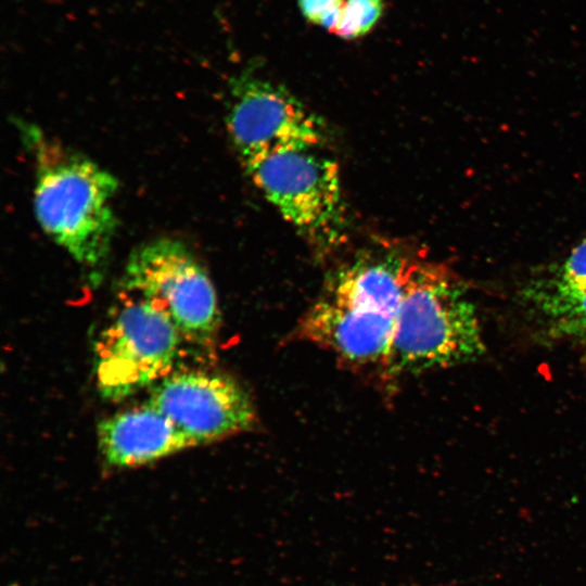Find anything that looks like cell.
I'll use <instances>...</instances> for the list:
<instances>
[{"mask_svg": "<svg viewBox=\"0 0 586 586\" xmlns=\"http://www.w3.org/2000/svg\"><path fill=\"white\" fill-rule=\"evenodd\" d=\"M16 125L35 164L34 211L38 224L97 277L106 265L117 229V179L38 126L23 120H16Z\"/></svg>", "mask_w": 586, "mask_h": 586, "instance_id": "cell-1", "label": "cell"}, {"mask_svg": "<svg viewBox=\"0 0 586 586\" xmlns=\"http://www.w3.org/2000/svg\"><path fill=\"white\" fill-rule=\"evenodd\" d=\"M484 351L475 307L460 280L443 265L410 258L385 374L446 368Z\"/></svg>", "mask_w": 586, "mask_h": 586, "instance_id": "cell-2", "label": "cell"}, {"mask_svg": "<svg viewBox=\"0 0 586 586\" xmlns=\"http://www.w3.org/2000/svg\"><path fill=\"white\" fill-rule=\"evenodd\" d=\"M122 288L161 310L182 341L202 348L216 343L221 316L215 288L180 240L163 237L136 247L126 263Z\"/></svg>", "mask_w": 586, "mask_h": 586, "instance_id": "cell-3", "label": "cell"}, {"mask_svg": "<svg viewBox=\"0 0 586 586\" xmlns=\"http://www.w3.org/2000/svg\"><path fill=\"white\" fill-rule=\"evenodd\" d=\"M255 186L320 252L336 247L345 227L337 163L319 146L277 151L244 163Z\"/></svg>", "mask_w": 586, "mask_h": 586, "instance_id": "cell-4", "label": "cell"}, {"mask_svg": "<svg viewBox=\"0 0 586 586\" xmlns=\"http://www.w3.org/2000/svg\"><path fill=\"white\" fill-rule=\"evenodd\" d=\"M93 348L95 384L107 400H123L173 372L181 337L144 300L125 293Z\"/></svg>", "mask_w": 586, "mask_h": 586, "instance_id": "cell-5", "label": "cell"}, {"mask_svg": "<svg viewBox=\"0 0 586 586\" xmlns=\"http://www.w3.org/2000/svg\"><path fill=\"white\" fill-rule=\"evenodd\" d=\"M146 404L167 417L194 446L250 431L257 423L249 393L220 371H173L150 387Z\"/></svg>", "mask_w": 586, "mask_h": 586, "instance_id": "cell-6", "label": "cell"}, {"mask_svg": "<svg viewBox=\"0 0 586 586\" xmlns=\"http://www.w3.org/2000/svg\"><path fill=\"white\" fill-rule=\"evenodd\" d=\"M231 86L226 124L243 164L277 151L320 146V119L284 87L252 75Z\"/></svg>", "mask_w": 586, "mask_h": 586, "instance_id": "cell-7", "label": "cell"}, {"mask_svg": "<svg viewBox=\"0 0 586 586\" xmlns=\"http://www.w3.org/2000/svg\"><path fill=\"white\" fill-rule=\"evenodd\" d=\"M396 318L367 313L321 296L304 314L295 337L334 354L354 367L384 369Z\"/></svg>", "mask_w": 586, "mask_h": 586, "instance_id": "cell-8", "label": "cell"}, {"mask_svg": "<svg viewBox=\"0 0 586 586\" xmlns=\"http://www.w3.org/2000/svg\"><path fill=\"white\" fill-rule=\"evenodd\" d=\"M97 435L105 461L116 467L139 466L194 447L167 417L146 403L101 420Z\"/></svg>", "mask_w": 586, "mask_h": 586, "instance_id": "cell-9", "label": "cell"}, {"mask_svg": "<svg viewBox=\"0 0 586 586\" xmlns=\"http://www.w3.org/2000/svg\"><path fill=\"white\" fill-rule=\"evenodd\" d=\"M409 259L392 254L360 256L330 277L321 296L355 309L396 318Z\"/></svg>", "mask_w": 586, "mask_h": 586, "instance_id": "cell-10", "label": "cell"}, {"mask_svg": "<svg viewBox=\"0 0 586 586\" xmlns=\"http://www.w3.org/2000/svg\"><path fill=\"white\" fill-rule=\"evenodd\" d=\"M530 297L557 334L586 340V281L556 277L530 291Z\"/></svg>", "mask_w": 586, "mask_h": 586, "instance_id": "cell-11", "label": "cell"}, {"mask_svg": "<svg viewBox=\"0 0 586 586\" xmlns=\"http://www.w3.org/2000/svg\"><path fill=\"white\" fill-rule=\"evenodd\" d=\"M384 9V0H345L331 33L345 40L361 38L375 27Z\"/></svg>", "mask_w": 586, "mask_h": 586, "instance_id": "cell-12", "label": "cell"}, {"mask_svg": "<svg viewBox=\"0 0 586 586\" xmlns=\"http://www.w3.org/2000/svg\"><path fill=\"white\" fill-rule=\"evenodd\" d=\"M345 0H297L304 18L330 31L335 27Z\"/></svg>", "mask_w": 586, "mask_h": 586, "instance_id": "cell-13", "label": "cell"}, {"mask_svg": "<svg viewBox=\"0 0 586 586\" xmlns=\"http://www.w3.org/2000/svg\"><path fill=\"white\" fill-rule=\"evenodd\" d=\"M557 278L569 282L586 281V239L571 252Z\"/></svg>", "mask_w": 586, "mask_h": 586, "instance_id": "cell-14", "label": "cell"}]
</instances>
